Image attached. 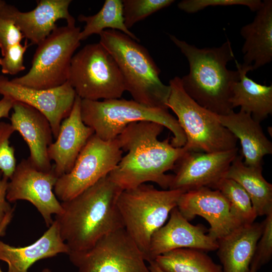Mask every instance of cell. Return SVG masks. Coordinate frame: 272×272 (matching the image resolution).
Listing matches in <instances>:
<instances>
[{
	"mask_svg": "<svg viewBox=\"0 0 272 272\" xmlns=\"http://www.w3.org/2000/svg\"><path fill=\"white\" fill-rule=\"evenodd\" d=\"M238 152V147L212 153L187 151L175 164L169 189L184 192L201 187L217 189Z\"/></svg>",
	"mask_w": 272,
	"mask_h": 272,
	"instance_id": "4fadbf2b",
	"label": "cell"
},
{
	"mask_svg": "<svg viewBox=\"0 0 272 272\" xmlns=\"http://www.w3.org/2000/svg\"><path fill=\"white\" fill-rule=\"evenodd\" d=\"M14 211L15 207H13L12 210L6 214L0 223V236H3L5 235L7 227L13 219Z\"/></svg>",
	"mask_w": 272,
	"mask_h": 272,
	"instance_id": "8d00e7d4",
	"label": "cell"
},
{
	"mask_svg": "<svg viewBox=\"0 0 272 272\" xmlns=\"http://www.w3.org/2000/svg\"><path fill=\"white\" fill-rule=\"evenodd\" d=\"M240 78L233 86L230 103L233 109H240L251 114L256 121L260 122L272 114V85L258 84L248 78L247 74L253 71L251 66L236 61Z\"/></svg>",
	"mask_w": 272,
	"mask_h": 272,
	"instance_id": "cb8c5ba5",
	"label": "cell"
},
{
	"mask_svg": "<svg viewBox=\"0 0 272 272\" xmlns=\"http://www.w3.org/2000/svg\"><path fill=\"white\" fill-rule=\"evenodd\" d=\"M122 190L107 175L61 202L63 212L55 220L70 252L88 250L105 235L124 228L117 203Z\"/></svg>",
	"mask_w": 272,
	"mask_h": 272,
	"instance_id": "7a4b0ae2",
	"label": "cell"
},
{
	"mask_svg": "<svg viewBox=\"0 0 272 272\" xmlns=\"http://www.w3.org/2000/svg\"><path fill=\"white\" fill-rule=\"evenodd\" d=\"M259 269L257 265L254 262H252L250 265L249 272H257Z\"/></svg>",
	"mask_w": 272,
	"mask_h": 272,
	"instance_id": "f35d334b",
	"label": "cell"
},
{
	"mask_svg": "<svg viewBox=\"0 0 272 272\" xmlns=\"http://www.w3.org/2000/svg\"><path fill=\"white\" fill-rule=\"evenodd\" d=\"M149 266H148L150 272H164L156 263L154 261H152L149 262Z\"/></svg>",
	"mask_w": 272,
	"mask_h": 272,
	"instance_id": "74e56055",
	"label": "cell"
},
{
	"mask_svg": "<svg viewBox=\"0 0 272 272\" xmlns=\"http://www.w3.org/2000/svg\"><path fill=\"white\" fill-rule=\"evenodd\" d=\"M217 117L221 123L239 140L244 164L249 166L262 165L263 157L272 154V143L264 134L260 123L241 109Z\"/></svg>",
	"mask_w": 272,
	"mask_h": 272,
	"instance_id": "7402d4cb",
	"label": "cell"
},
{
	"mask_svg": "<svg viewBox=\"0 0 272 272\" xmlns=\"http://www.w3.org/2000/svg\"><path fill=\"white\" fill-rule=\"evenodd\" d=\"M81 113L84 123L101 139H115L129 124L139 121L159 123L173 134L171 145L176 148L186 143L185 134L177 119L168 109L148 106L125 99L81 100Z\"/></svg>",
	"mask_w": 272,
	"mask_h": 272,
	"instance_id": "5b68a950",
	"label": "cell"
},
{
	"mask_svg": "<svg viewBox=\"0 0 272 272\" xmlns=\"http://www.w3.org/2000/svg\"><path fill=\"white\" fill-rule=\"evenodd\" d=\"M170 92L167 106L175 114L182 128L186 151L207 153L237 148L238 140L219 121L217 114L202 107L185 92L181 78L169 81Z\"/></svg>",
	"mask_w": 272,
	"mask_h": 272,
	"instance_id": "52a82bcc",
	"label": "cell"
},
{
	"mask_svg": "<svg viewBox=\"0 0 272 272\" xmlns=\"http://www.w3.org/2000/svg\"><path fill=\"white\" fill-rule=\"evenodd\" d=\"M0 94L26 104L43 114L50 123L55 139L62 121L70 114L77 96L68 82L56 88L35 89L13 83L3 75H0Z\"/></svg>",
	"mask_w": 272,
	"mask_h": 272,
	"instance_id": "5bb4252c",
	"label": "cell"
},
{
	"mask_svg": "<svg viewBox=\"0 0 272 272\" xmlns=\"http://www.w3.org/2000/svg\"><path fill=\"white\" fill-rule=\"evenodd\" d=\"M48 230L35 242L24 247H15L0 240V260L8 264L7 272H28L37 261L56 256L68 255L70 249L62 240L54 220Z\"/></svg>",
	"mask_w": 272,
	"mask_h": 272,
	"instance_id": "ffe728a7",
	"label": "cell"
},
{
	"mask_svg": "<svg viewBox=\"0 0 272 272\" xmlns=\"http://www.w3.org/2000/svg\"><path fill=\"white\" fill-rule=\"evenodd\" d=\"M15 131L10 123L0 122V172L9 179L17 166L15 149L9 141Z\"/></svg>",
	"mask_w": 272,
	"mask_h": 272,
	"instance_id": "4dcf8cb0",
	"label": "cell"
},
{
	"mask_svg": "<svg viewBox=\"0 0 272 272\" xmlns=\"http://www.w3.org/2000/svg\"><path fill=\"white\" fill-rule=\"evenodd\" d=\"M80 31L76 25L57 26L38 45L28 73L11 81L35 89L56 88L67 82L72 59L81 44Z\"/></svg>",
	"mask_w": 272,
	"mask_h": 272,
	"instance_id": "9c48e42d",
	"label": "cell"
},
{
	"mask_svg": "<svg viewBox=\"0 0 272 272\" xmlns=\"http://www.w3.org/2000/svg\"><path fill=\"white\" fill-rule=\"evenodd\" d=\"M164 127L158 123L139 121L128 125L116 138L126 154L108 174L122 190L148 182L169 189L173 175L166 173L174 169L177 162L187 151L173 147L169 139L159 140Z\"/></svg>",
	"mask_w": 272,
	"mask_h": 272,
	"instance_id": "6da1fadb",
	"label": "cell"
},
{
	"mask_svg": "<svg viewBox=\"0 0 272 272\" xmlns=\"http://www.w3.org/2000/svg\"><path fill=\"white\" fill-rule=\"evenodd\" d=\"M9 180L0 172V223L6 214L13 208L7 199Z\"/></svg>",
	"mask_w": 272,
	"mask_h": 272,
	"instance_id": "e575fe53",
	"label": "cell"
},
{
	"mask_svg": "<svg viewBox=\"0 0 272 272\" xmlns=\"http://www.w3.org/2000/svg\"><path fill=\"white\" fill-rule=\"evenodd\" d=\"M260 0H183L178 8L187 13H194L208 7L242 5L247 7L252 11H258L262 5Z\"/></svg>",
	"mask_w": 272,
	"mask_h": 272,
	"instance_id": "1f68e13d",
	"label": "cell"
},
{
	"mask_svg": "<svg viewBox=\"0 0 272 272\" xmlns=\"http://www.w3.org/2000/svg\"><path fill=\"white\" fill-rule=\"evenodd\" d=\"M177 208L189 222L196 216L206 220L210 226L208 234L217 241L241 225L231 214L227 200L218 189L201 187L185 192Z\"/></svg>",
	"mask_w": 272,
	"mask_h": 272,
	"instance_id": "9a60e30c",
	"label": "cell"
},
{
	"mask_svg": "<svg viewBox=\"0 0 272 272\" xmlns=\"http://www.w3.org/2000/svg\"><path fill=\"white\" fill-rule=\"evenodd\" d=\"M78 20L85 23L84 29L81 30L79 34L80 41L85 40L93 34L99 35L105 29L109 28L120 31L137 42L140 41V39L125 25L121 0H106L97 13L89 16L81 14L78 16Z\"/></svg>",
	"mask_w": 272,
	"mask_h": 272,
	"instance_id": "4316f807",
	"label": "cell"
},
{
	"mask_svg": "<svg viewBox=\"0 0 272 272\" xmlns=\"http://www.w3.org/2000/svg\"><path fill=\"white\" fill-rule=\"evenodd\" d=\"M82 99L76 96L69 115L62 121L57 138L48 147V155L58 177L68 173L94 130L83 122L81 113Z\"/></svg>",
	"mask_w": 272,
	"mask_h": 272,
	"instance_id": "ac0fdd59",
	"label": "cell"
},
{
	"mask_svg": "<svg viewBox=\"0 0 272 272\" xmlns=\"http://www.w3.org/2000/svg\"><path fill=\"white\" fill-rule=\"evenodd\" d=\"M99 43L116 61L123 77L126 91L142 104L168 109L169 85L160 80V70L147 49L118 31L105 30Z\"/></svg>",
	"mask_w": 272,
	"mask_h": 272,
	"instance_id": "277c9868",
	"label": "cell"
},
{
	"mask_svg": "<svg viewBox=\"0 0 272 272\" xmlns=\"http://www.w3.org/2000/svg\"><path fill=\"white\" fill-rule=\"evenodd\" d=\"M169 36L188 62L189 73L181 78L187 95L217 115L233 111L230 99L240 73L227 67L228 62L235 59L230 41L227 39L219 47L199 48L173 35Z\"/></svg>",
	"mask_w": 272,
	"mask_h": 272,
	"instance_id": "3957f363",
	"label": "cell"
},
{
	"mask_svg": "<svg viewBox=\"0 0 272 272\" xmlns=\"http://www.w3.org/2000/svg\"><path fill=\"white\" fill-rule=\"evenodd\" d=\"M28 47L27 40L24 45L20 43L9 47L0 57L1 71L4 74L16 75L25 69L24 55Z\"/></svg>",
	"mask_w": 272,
	"mask_h": 272,
	"instance_id": "836d02e7",
	"label": "cell"
},
{
	"mask_svg": "<svg viewBox=\"0 0 272 272\" xmlns=\"http://www.w3.org/2000/svg\"><path fill=\"white\" fill-rule=\"evenodd\" d=\"M169 217L168 222L153 234L146 261H154L158 255L178 248H195L205 252L217 250L218 242L206 234L208 230L202 225L191 224L177 207Z\"/></svg>",
	"mask_w": 272,
	"mask_h": 272,
	"instance_id": "2e32d148",
	"label": "cell"
},
{
	"mask_svg": "<svg viewBox=\"0 0 272 272\" xmlns=\"http://www.w3.org/2000/svg\"><path fill=\"white\" fill-rule=\"evenodd\" d=\"M266 216L262 222V229L258 241L252 261L260 268L268 263L272 257V211Z\"/></svg>",
	"mask_w": 272,
	"mask_h": 272,
	"instance_id": "d6a6232c",
	"label": "cell"
},
{
	"mask_svg": "<svg viewBox=\"0 0 272 272\" xmlns=\"http://www.w3.org/2000/svg\"><path fill=\"white\" fill-rule=\"evenodd\" d=\"M251 23L243 26V64L256 70L272 60V1L264 0Z\"/></svg>",
	"mask_w": 272,
	"mask_h": 272,
	"instance_id": "603a6c76",
	"label": "cell"
},
{
	"mask_svg": "<svg viewBox=\"0 0 272 272\" xmlns=\"http://www.w3.org/2000/svg\"><path fill=\"white\" fill-rule=\"evenodd\" d=\"M58 178L53 167L49 171H42L28 159H22L9 180L7 199L9 202L19 200L30 202L49 227L54 221L52 215H58L63 212L61 202L53 191Z\"/></svg>",
	"mask_w": 272,
	"mask_h": 272,
	"instance_id": "7c38bea8",
	"label": "cell"
},
{
	"mask_svg": "<svg viewBox=\"0 0 272 272\" xmlns=\"http://www.w3.org/2000/svg\"><path fill=\"white\" fill-rule=\"evenodd\" d=\"M14 6L0 0V49L2 56L12 45L21 42L24 38L15 24L13 11Z\"/></svg>",
	"mask_w": 272,
	"mask_h": 272,
	"instance_id": "f546056e",
	"label": "cell"
},
{
	"mask_svg": "<svg viewBox=\"0 0 272 272\" xmlns=\"http://www.w3.org/2000/svg\"><path fill=\"white\" fill-rule=\"evenodd\" d=\"M68 255L78 272H150L143 252L124 228L105 235L88 250Z\"/></svg>",
	"mask_w": 272,
	"mask_h": 272,
	"instance_id": "8fae6325",
	"label": "cell"
},
{
	"mask_svg": "<svg viewBox=\"0 0 272 272\" xmlns=\"http://www.w3.org/2000/svg\"><path fill=\"white\" fill-rule=\"evenodd\" d=\"M262 229V222L241 224L217 241L223 272H249Z\"/></svg>",
	"mask_w": 272,
	"mask_h": 272,
	"instance_id": "44dd1931",
	"label": "cell"
},
{
	"mask_svg": "<svg viewBox=\"0 0 272 272\" xmlns=\"http://www.w3.org/2000/svg\"><path fill=\"white\" fill-rule=\"evenodd\" d=\"M184 192L178 189L159 190L144 183L123 190L119 195L117 203L123 227L145 259L153 234L165 224Z\"/></svg>",
	"mask_w": 272,
	"mask_h": 272,
	"instance_id": "8992f818",
	"label": "cell"
},
{
	"mask_svg": "<svg viewBox=\"0 0 272 272\" xmlns=\"http://www.w3.org/2000/svg\"><path fill=\"white\" fill-rule=\"evenodd\" d=\"M67 82L84 100L120 98L126 91L116 61L99 42L87 44L74 55Z\"/></svg>",
	"mask_w": 272,
	"mask_h": 272,
	"instance_id": "ba28073f",
	"label": "cell"
},
{
	"mask_svg": "<svg viewBox=\"0 0 272 272\" xmlns=\"http://www.w3.org/2000/svg\"><path fill=\"white\" fill-rule=\"evenodd\" d=\"M123 151L115 139L104 141L94 134L79 154L72 170L59 177L53 188L61 202L79 194L116 167Z\"/></svg>",
	"mask_w": 272,
	"mask_h": 272,
	"instance_id": "30bf717a",
	"label": "cell"
},
{
	"mask_svg": "<svg viewBox=\"0 0 272 272\" xmlns=\"http://www.w3.org/2000/svg\"><path fill=\"white\" fill-rule=\"evenodd\" d=\"M123 15L127 29L152 14L167 7L173 0H123Z\"/></svg>",
	"mask_w": 272,
	"mask_h": 272,
	"instance_id": "f1b7e54d",
	"label": "cell"
},
{
	"mask_svg": "<svg viewBox=\"0 0 272 272\" xmlns=\"http://www.w3.org/2000/svg\"><path fill=\"white\" fill-rule=\"evenodd\" d=\"M164 272H223L205 251L191 248L175 249L154 260Z\"/></svg>",
	"mask_w": 272,
	"mask_h": 272,
	"instance_id": "484cf974",
	"label": "cell"
},
{
	"mask_svg": "<svg viewBox=\"0 0 272 272\" xmlns=\"http://www.w3.org/2000/svg\"><path fill=\"white\" fill-rule=\"evenodd\" d=\"M15 101L8 96H3L0 100V119L9 118V113L13 109Z\"/></svg>",
	"mask_w": 272,
	"mask_h": 272,
	"instance_id": "d590c367",
	"label": "cell"
},
{
	"mask_svg": "<svg viewBox=\"0 0 272 272\" xmlns=\"http://www.w3.org/2000/svg\"><path fill=\"white\" fill-rule=\"evenodd\" d=\"M13 109L10 124L28 145L30 155L27 159L39 170H51L53 165L48 148L52 143L53 134L48 119L37 109L22 102H15Z\"/></svg>",
	"mask_w": 272,
	"mask_h": 272,
	"instance_id": "e0dca14e",
	"label": "cell"
},
{
	"mask_svg": "<svg viewBox=\"0 0 272 272\" xmlns=\"http://www.w3.org/2000/svg\"><path fill=\"white\" fill-rule=\"evenodd\" d=\"M0 272H3V271H2V270L1 268V267H0Z\"/></svg>",
	"mask_w": 272,
	"mask_h": 272,
	"instance_id": "60d3db41",
	"label": "cell"
},
{
	"mask_svg": "<svg viewBox=\"0 0 272 272\" xmlns=\"http://www.w3.org/2000/svg\"><path fill=\"white\" fill-rule=\"evenodd\" d=\"M217 189L226 198L231 214L241 224L254 222L257 216L250 198L239 183L225 178L219 183Z\"/></svg>",
	"mask_w": 272,
	"mask_h": 272,
	"instance_id": "83f0119b",
	"label": "cell"
},
{
	"mask_svg": "<svg viewBox=\"0 0 272 272\" xmlns=\"http://www.w3.org/2000/svg\"><path fill=\"white\" fill-rule=\"evenodd\" d=\"M32 10L22 12L15 6L13 15L16 25L26 40L38 45L57 27L56 22L64 19L67 25H76L70 14L71 0H40Z\"/></svg>",
	"mask_w": 272,
	"mask_h": 272,
	"instance_id": "d6986e66",
	"label": "cell"
},
{
	"mask_svg": "<svg viewBox=\"0 0 272 272\" xmlns=\"http://www.w3.org/2000/svg\"><path fill=\"white\" fill-rule=\"evenodd\" d=\"M242 155L236 157L225 175L234 180L246 191L258 216H265L272 211V184L262 173V165L249 166L243 163Z\"/></svg>",
	"mask_w": 272,
	"mask_h": 272,
	"instance_id": "d4e9b609",
	"label": "cell"
},
{
	"mask_svg": "<svg viewBox=\"0 0 272 272\" xmlns=\"http://www.w3.org/2000/svg\"><path fill=\"white\" fill-rule=\"evenodd\" d=\"M41 272H52V271L48 268H45L42 269Z\"/></svg>",
	"mask_w": 272,
	"mask_h": 272,
	"instance_id": "ab89813d",
	"label": "cell"
}]
</instances>
